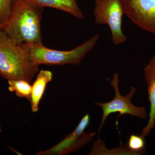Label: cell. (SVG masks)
I'll use <instances>...</instances> for the list:
<instances>
[{
	"mask_svg": "<svg viewBox=\"0 0 155 155\" xmlns=\"http://www.w3.org/2000/svg\"><path fill=\"white\" fill-rule=\"evenodd\" d=\"M2 128H1V124H0V133L2 132Z\"/></svg>",
	"mask_w": 155,
	"mask_h": 155,
	"instance_id": "9a60e30c",
	"label": "cell"
},
{
	"mask_svg": "<svg viewBox=\"0 0 155 155\" xmlns=\"http://www.w3.org/2000/svg\"><path fill=\"white\" fill-rule=\"evenodd\" d=\"M124 14L143 30L155 34V0H122Z\"/></svg>",
	"mask_w": 155,
	"mask_h": 155,
	"instance_id": "52a82bcc",
	"label": "cell"
},
{
	"mask_svg": "<svg viewBox=\"0 0 155 155\" xmlns=\"http://www.w3.org/2000/svg\"><path fill=\"white\" fill-rule=\"evenodd\" d=\"M119 75L116 73L111 79V86L114 88L115 96L112 101L107 103H94L96 106L101 107L103 111L102 117L98 130L100 132L108 116L112 114L119 113L118 118L125 115H129L140 119H146L148 118L145 108L143 107H137L131 103V100L136 93V89L132 87L128 94L123 96L119 91Z\"/></svg>",
	"mask_w": 155,
	"mask_h": 155,
	"instance_id": "277c9868",
	"label": "cell"
},
{
	"mask_svg": "<svg viewBox=\"0 0 155 155\" xmlns=\"http://www.w3.org/2000/svg\"><path fill=\"white\" fill-rule=\"evenodd\" d=\"M89 155H139L137 153L129 149L126 144L121 145L120 146L113 149H108L106 147L104 142L100 138L95 140Z\"/></svg>",
	"mask_w": 155,
	"mask_h": 155,
	"instance_id": "8fae6325",
	"label": "cell"
},
{
	"mask_svg": "<svg viewBox=\"0 0 155 155\" xmlns=\"http://www.w3.org/2000/svg\"><path fill=\"white\" fill-rule=\"evenodd\" d=\"M44 9L25 0H12L11 14L2 31L19 45L42 44L41 23Z\"/></svg>",
	"mask_w": 155,
	"mask_h": 155,
	"instance_id": "6da1fadb",
	"label": "cell"
},
{
	"mask_svg": "<svg viewBox=\"0 0 155 155\" xmlns=\"http://www.w3.org/2000/svg\"><path fill=\"white\" fill-rule=\"evenodd\" d=\"M40 66L31 59L22 46L0 31V76L7 80L22 79L31 83Z\"/></svg>",
	"mask_w": 155,
	"mask_h": 155,
	"instance_id": "7a4b0ae2",
	"label": "cell"
},
{
	"mask_svg": "<svg viewBox=\"0 0 155 155\" xmlns=\"http://www.w3.org/2000/svg\"><path fill=\"white\" fill-rule=\"evenodd\" d=\"M2 30V26L1 25H0V31Z\"/></svg>",
	"mask_w": 155,
	"mask_h": 155,
	"instance_id": "2e32d148",
	"label": "cell"
},
{
	"mask_svg": "<svg viewBox=\"0 0 155 155\" xmlns=\"http://www.w3.org/2000/svg\"><path fill=\"white\" fill-rule=\"evenodd\" d=\"M94 14L96 24L109 26L114 45L126 41V36L122 29L124 12L122 0H96Z\"/></svg>",
	"mask_w": 155,
	"mask_h": 155,
	"instance_id": "5b68a950",
	"label": "cell"
},
{
	"mask_svg": "<svg viewBox=\"0 0 155 155\" xmlns=\"http://www.w3.org/2000/svg\"><path fill=\"white\" fill-rule=\"evenodd\" d=\"M144 138L140 135L131 134L128 138L127 146L132 151L138 155H143L145 153L146 142Z\"/></svg>",
	"mask_w": 155,
	"mask_h": 155,
	"instance_id": "4fadbf2b",
	"label": "cell"
},
{
	"mask_svg": "<svg viewBox=\"0 0 155 155\" xmlns=\"http://www.w3.org/2000/svg\"><path fill=\"white\" fill-rule=\"evenodd\" d=\"M33 5L44 8H53L67 12L78 19H84V16L77 4V0H25Z\"/></svg>",
	"mask_w": 155,
	"mask_h": 155,
	"instance_id": "9c48e42d",
	"label": "cell"
},
{
	"mask_svg": "<svg viewBox=\"0 0 155 155\" xmlns=\"http://www.w3.org/2000/svg\"><path fill=\"white\" fill-rule=\"evenodd\" d=\"M143 72L150 103L148 121L140 134L145 138L149 135L155 126V54L150 59L144 67Z\"/></svg>",
	"mask_w": 155,
	"mask_h": 155,
	"instance_id": "ba28073f",
	"label": "cell"
},
{
	"mask_svg": "<svg viewBox=\"0 0 155 155\" xmlns=\"http://www.w3.org/2000/svg\"><path fill=\"white\" fill-rule=\"evenodd\" d=\"M99 36L96 35L75 48L69 51L53 50L45 47L43 44L22 46L35 64L40 66L78 65L94 47Z\"/></svg>",
	"mask_w": 155,
	"mask_h": 155,
	"instance_id": "3957f363",
	"label": "cell"
},
{
	"mask_svg": "<svg viewBox=\"0 0 155 155\" xmlns=\"http://www.w3.org/2000/svg\"><path fill=\"white\" fill-rule=\"evenodd\" d=\"M53 74L49 70H41L39 72L31 89L30 101L33 113L38 111L39 105L45 91L47 85L52 79Z\"/></svg>",
	"mask_w": 155,
	"mask_h": 155,
	"instance_id": "30bf717a",
	"label": "cell"
},
{
	"mask_svg": "<svg viewBox=\"0 0 155 155\" xmlns=\"http://www.w3.org/2000/svg\"><path fill=\"white\" fill-rule=\"evenodd\" d=\"M8 90L11 92H15L19 97L25 98L30 101L32 86L30 83L22 79L8 81Z\"/></svg>",
	"mask_w": 155,
	"mask_h": 155,
	"instance_id": "7c38bea8",
	"label": "cell"
},
{
	"mask_svg": "<svg viewBox=\"0 0 155 155\" xmlns=\"http://www.w3.org/2000/svg\"><path fill=\"white\" fill-rule=\"evenodd\" d=\"M90 122V116L87 114L71 133L60 142L47 150L39 151L37 155H65L77 151L91 142L97 132L85 133L84 130Z\"/></svg>",
	"mask_w": 155,
	"mask_h": 155,
	"instance_id": "8992f818",
	"label": "cell"
},
{
	"mask_svg": "<svg viewBox=\"0 0 155 155\" xmlns=\"http://www.w3.org/2000/svg\"><path fill=\"white\" fill-rule=\"evenodd\" d=\"M12 0H0V25L2 27L7 22L11 12Z\"/></svg>",
	"mask_w": 155,
	"mask_h": 155,
	"instance_id": "5bb4252c",
	"label": "cell"
}]
</instances>
